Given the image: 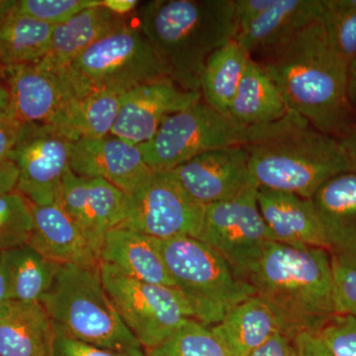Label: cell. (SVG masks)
<instances>
[{
    "label": "cell",
    "mask_w": 356,
    "mask_h": 356,
    "mask_svg": "<svg viewBox=\"0 0 356 356\" xmlns=\"http://www.w3.org/2000/svg\"><path fill=\"white\" fill-rule=\"evenodd\" d=\"M264 55L261 63L290 111L336 138L353 125L348 64L334 48L321 19Z\"/></svg>",
    "instance_id": "6da1fadb"
},
{
    "label": "cell",
    "mask_w": 356,
    "mask_h": 356,
    "mask_svg": "<svg viewBox=\"0 0 356 356\" xmlns=\"http://www.w3.org/2000/svg\"><path fill=\"white\" fill-rule=\"evenodd\" d=\"M139 29L182 89L200 92L208 58L236 39L235 0H154L140 6Z\"/></svg>",
    "instance_id": "7a4b0ae2"
},
{
    "label": "cell",
    "mask_w": 356,
    "mask_h": 356,
    "mask_svg": "<svg viewBox=\"0 0 356 356\" xmlns=\"http://www.w3.org/2000/svg\"><path fill=\"white\" fill-rule=\"evenodd\" d=\"M248 282L289 337L318 332L336 315L334 266L325 248L268 243Z\"/></svg>",
    "instance_id": "3957f363"
},
{
    "label": "cell",
    "mask_w": 356,
    "mask_h": 356,
    "mask_svg": "<svg viewBox=\"0 0 356 356\" xmlns=\"http://www.w3.org/2000/svg\"><path fill=\"white\" fill-rule=\"evenodd\" d=\"M250 177L257 189L312 199L332 177L350 172L337 138L309 124L245 146Z\"/></svg>",
    "instance_id": "277c9868"
},
{
    "label": "cell",
    "mask_w": 356,
    "mask_h": 356,
    "mask_svg": "<svg viewBox=\"0 0 356 356\" xmlns=\"http://www.w3.org/2000/svg\"><path fill=\"white\" fill-rule=\"evenodd\" d=\"M58 331L83 343L127 356H147L103 284L99 266H60L41 300Z\"/></svg>",
    "instance_id": "5b68a950"
},
{
    "label": "cell",
    "mask_w": 356,
    "mask_h": 356,
    "mask_svg": "<svg viewBox=\"0 0 356 356\" xmlns=\"http://www.w3.org/2000/svg\"><path fill=\"white\" fill-rule=\"evenodd\" d=\"M306 123L290 112L275 123L243 125L200 100L166 118L153 139L139 147L153 172H170L206 152L248 146Z\"/></svg>",
    "instance_id": "8992f818"
},
{
    "label": "cell",
    "mask_w": 356,
    "mask_h": 356,
    "mask_svg": "<svg viewBox=\"0 0 356 356\" xmlns=\"http://www.w3.org/2000/svg\"><path fill=\"white\" fill-rule=\"evenodd\" d=\"M156 240L175 288L203 325L217 324L234 307L254 296L250 283L208 243L191 236Z\"/></svg>",
    "instance_id": "52a82bcc"
},
{
    "label": "cell",
    "mask_w": 356,
    "mask_h": 356,
    "mask_svg": "<svg viewBox=\"0 0 356 356\" xmlns=\"http://www.w3.org/2000/svg\"><path fill=\"white\" fill-rule=\"evenodd\" d=\"M99 269L115 308L145 350L158 348L194 318L191 305L177 288L135 280L105 262Z\"/></svg>",
    "instance_id": "ba28073f"
},
{
    "label": "cell",
    "mask_w": 356,
    "mask_h": 356,
    "mask_svg": "<svg viewBox=\"0 0 356 356\" xmlns=\"http://www.w3.org/2000/svg\"><path fill=\"white\" fill-rule=\"evenodd\" d=\"M70 65L92 90L117 95L170 79L144 34L129 26L89 47Z\"/></svg>",
    "instance_id": "9c48e42d"
},
{
    "label": "cell",
    "mask_w": 356,
    "mask_h": 356,
    "mask_svg": "<svg viewBox=\"0 0 356 356\" xmlns=\"http://www.w3.org/2000/svg\"><path fill=\"white\" fill-rule=\"evenodd\" d=\"M198 240L215 248L236 275L248 282L264 248L274 242L259 210L257 187L250 186L236 197L205 206Z\"/></svg>",
    "instance_id": "30bf717a"
},
{
    "label": "cell",
    "mask_w": 356,
    "mask_h": 356,
    "mask_svg": "<svg viewBox=\"0 0 356 356\" xmlns=\"http://www.w3.org/2000/svg\"><path fill=\"white\" fill-rule=\"evenodd\" d=\"M205 206L191 198L170 172H154L129 196L121 226L158 238L191 236L202 232Z\"/></svg>",
    "instance_id": "8fae6325"
},
{
    "label": "cell",
    "mask_w": 356,
    "mask_h": 356,
    "mask_svg": "<svg viewBox=\"0 0 356 356\" xmlns=\"http://www.w3.org/2000/svg\"><path fill=\"white\" fill-rule=\"evenodd\" d=\"M3 67L11 110L23 124L50 123L67 103L92 91L72 65H57L46 57Z\"/></svg>",
    "instance_id": "7c38bea8"
},
{
    "label": "cell",
    "mask_w": 356,
    "mask_h": 356,
    "mask_svg": "<svg viewBox=\"0 0 356 356\" xmlns=\"http://www.w3.org/2000/svg\"><path fill=\"white\" fill-rule=\"evenodd\" d=\"M72 145L51 124H24L9 156L19 170L16 192L34 205L58 203Z\"/></svg>",
    "instance_id": "4fadbf2b"
},
{
    "label": "cell",
    "mask_w": 356,
    "mask_h": 356,
    "mask_svg": "<svg viewBox=\"0 0 356 356\" xmlns=\"http://www.w3.org/2000/svg\"><path fill=\"white\" fill-rule=\"evenodd\" d=\"M201 99L200 92L184 90L170 79L142 84L121 95L111 135L140 146L153 139L166 118Z\"/></svg>",
    "instance_id": "5bb4252c"
},
{
    "label": "cell",
    "mask_w": 356,
    "mask_h": 356,
    "mask_svg": "<svg viewBox=\"0 0 356 356\" xmlns=\"http://www.w3.org/2000/svg\"><path fill=\"white\" fill-rule=\"evenodd\" d=\"M248 159L245 146L225 147L198 154L170 172L191 198L208 206L255 186Z\"/></svg>",
    "instance_id": "9a60e30c"
},
{
    "label": "cell",
    "mask_w": 356,
    "mask_h": 356,
    "mask_svg": "<svg viewBox=\"0 0 356 356\" xmlns=\"http://www.w3.org/2000/svg\"><path fill=\"white\" fill-rule=\"evenodd\" d=\"M31 212L30 247L60 266H100L103 240L86 231L58 203L31 204Z\"/></svg>",
    "instance_id": "2e32d148"
},
{
    "label": "cell",
    "mask_w": 356,
    "mask_h": 356,
    "mask_svg": "<svg viewBox=\"0 0 356 356\" xmlns=\"http://www.w3.org/2000/svg\"><path fill=\"white\" fill-rule=\"evenodd\" d=\"M70 170L79 177L102 178L129 196L154 173L139 146L112 135L74 142Z\"/></svg>",
    "instance_id": "e0dca14e"
},
{
    "label": "cell",
    "mask_w": 356,
    "mask_h": 356,
    "mask_svg": "<svg viewBox=\"0 0 356 356\" xmlns=\"http://www.w3.org/2000/svg\"><path fill=\"white\" fill-rule=\"evenodd\" d=\"M129 195L102 178L79 177L69 170L60 184L58 204L91 235L104 238L121 226L127 214Z\"/></svg>",
    "instance_id": "ac0fdd59"
},
{
    "label": "cell",
    "mask_w": 356,
    "mask_h": 356,
    "mask_svg": "<svg viewBox=\"0 0 356 356\" xmlns=\"http://www.w3.org/2000/svg\"><path fill=\"white\" fill-rule=\"evenodd\" d=\"M332 259L356 266V173H341L312 197Z\"/></svg>",
    "instance_id": "d6986e66"
},
{
    "label": "cell",
    "mask_w": 356,
    "mask_h": 356,
    "mask_svg": "<svg viewBox=\"0 0 356 356\" xmlns=\"http://www.w3.org/2000/svg\"><path fill=\"white\" fill-rule=\"evenodd\" d=\"M257 202L274 242L294 248L327 250L324 229L312 199L259 188Z\"/></svg>",
    "instance_id": "ffe728a7"
},
{
    "label": "cell",
    "mask_w": 356,
    "mask_h": 356,
    "mask_svg": "<svg viewBox=\"0 0 356 356\" xmlns=\"http://www.w3.org/2000/svg\"><path fill=\"white\" fill-rule=\"evenodd\" d=\"M56 327L41 302L0 304V356H54Z\"/></svg>",
    "instance_id": "44dd1931"
},
{
    "label": "cell",
    "mask_w": 356,
    "mask_h": 356,
    "mask_svg": "<svg viewBox=\"0 0 356 356\" xmlns=\"http://www.w3.org/2000/svg\"><path fill=\"white\" fill-rule=\"evenodd\" d=\"M102 262L135 280L175 288L156 238L134 229L117 227L105 234Z\"/></svg>",
    "instance_id": "7402d4cb"
},
{
    "label": "cell",
    "mask_w": 356,
    "mask_h": 356,
    "mask_svg": "<svg viewBox=\"0 0 356 356\" xmlns=\"http://www.w3.org/2000/svg\"><path fill=\"white\" fill-rule=\"evenodd\" d=\"M323 0H276L268 10L236 34L250 54L266 53L320 19Z\"/></svg>",
    "instance_id": "603a6c76"
},
{
    "label": "cell",
    "mask_w": 356,
    "mask_h": 356,
    "mask_svg": "<svg viewBox=\"0 0 356 356\" xmlns=\"http://www.w3.org/2000/svg\"><path fill=\"white\" fill-rule=\"evenodd\" d=\"M209 327L229 356H250L281 331L273 312L255 295L234 307Z\"/></svg>",
    "instance_id": "cb8c5ba5"
},
{
    "label": "cell",
    "mask_w": 356,
    "mask_h": 356,
    "mask_svg": "<svg viewBox=\"0 0 356 356\" xmlns=\"http://www.w3.org/2000/svg\"><path fill=\"white\" fill-rule=\"evenodd\" d=\"M126 26L123 16L102 4L89 7L54 27L51 50L46 58L53 64L67 67L89 47Z\"/></svg>",
    "instance_id": "d4e9b609"
},
{
    "label": "cell",
    "mask_w": 356,
    "mask_h": 356,
    "mask_svg": "<svg viewBox=\"0 0 356 356\" xmlns=\"http://www.w3.org/2000/svg\"><path fill=\"white\" fill-rule=\"evenodd\" d=\"M284 97L270 72L259 60H250L229 116L243 125H267L290 113Z\"/></svg>",
    "instance_id": "484cf974"
},
{
    "label": "cell",
    "mask_w": 356,
    "mask_h": 356,
    "mask_svg": "<svg viewBox=\"0 0 356 356\" xmlns=\"http://www.w3.org/2000/svg\"><path fill=\"white\" fill-rule=\"evenodd\" d=\"M121 95L110 91H90L67 103L48 124L74 143L106 137L114 127Z\"/></svg>",
    "instance_id": "4316f807"
},
{
    "label": "cell",
    "mask_w": 356,
    "mask_h": 356,
    "mask_svg": "<svg viewBox=\"0 0 356 356\" xmlns=\"http://www.w3.org/2000/svg\"><path fill=\"white\" fill-rule=\"evenodd\" d=\"M252 58V54L236 39L215 51L208 58L201 76L200 93L204 102L229 115Z\"/></svg>",
    "instance_id": "83f0119b"
},
{
    "label": "cell",
    "mask_w": 356,
    "mask_h": 356,
    "mask_svg": "<svg viewBox=\"0 0 356 356\" xmlns=\"http://www.w3.org/2000/svg\"><path fill=\"white\" fill-rule=\"evenodd\" d=\"M10 299L41 302L53 285L60 264L49 261L28 243L2 252Z\"/></svg>",
    "instance_id": "f1b7e54d"
},
{
    "label": "cell",
    "mask_w": 356,
    "mask_h": 356,
    "mask_svg": "<svg viewBox=\"0 0 356 356\" xmlns=\"http://www.w3.org/2000/svg\"><path fill=\"white\" fill-rule=\"evenodd\" d=\"M54 26L13 13L0 26V63L3 67L31 64L50 53Z\"/></svg>",
    "instance_id": "f546056e"
},
{
    "label": "cell",
    "mask_w": 356,
    "mask_h": 356,
    "mask_svg": "<svg viewBox=\"0 0 356 356\" xmlns=\"http://www.w3.org/2000/svg\"><path fill=\"white\" fill-rule=\"evenodd\" d=\"M147 356H229L210 327L191 318Z\"/></svg>",
    "instance_id": "4dcf8cb0"
},
{
    "label": "cell",
    "mask_w": 356,
    "mask_h": 356,
    "mask_svg": "<svg viewBox=\"0 0 356 356\" xmlns=\"http://www.w3.org/2000/svg\"><path fill=\"white\" fill-rule=\"evenodd\" d=\"M320 19L334 48L350 65L356 57V0H323Z\"/></svg>",
    "instance_id": "1f68e13d"
},
{
    "label": "cell",
    "mask_w": 356,
    "mask_h": 356,
    "mask_svg": "<svg viewBox=\"0 0 356 356\" xmlns=\"http://www.w3.org/2000/svg\"><path fill=\"white\" fill-rule=\"evenodd\" d=\"M31 228L29 201L18 192L0 195V252L27 243Z\"/></svg>",
    "instance_id": "d6a6232c"
},
{
    "label": "cell",
    "mask_w": 356,
    "mask_h": 356,
    "mask_svg": "<svg viewBox=\"0 0 356 356\" xmlns=\"http://www.w3.org/2000/svg\"><path fill=\"white\" fill-rule=\"evenodd\" d=\"M100 4L102 0H18L14 10L55 27Z\"/></svg>",
    "instance_id": "836d02e7"
},
{
    "label": "cell",
    "mask_w": 356,
    "mask_h": 356,
    "mask_svg": "<svg viewBox=\"0 0 356 356\" xmlns=\"http://www.w3.org/2000/svg\"><path fill=\"white\" fill-rule=\"evenodd\" d=\"M334 356H356V318L332 316L318 331Z\"/></svg>",
    "instance_id": "e575fe53"
},
{
    "label": "cell",
    "mask_w": 356,
    "mask_h": 356,
    "mask_svg": "<svg viewBox=\"0 0 356 356\" xmlns=\"http://www.w3.org/2000/svg\"><path fill=\"white\" fill-rule=\"evenodd\" d=\"M332 266L336 315L356 318V266H343L334 259Z\"/></svg>",
    "instance_id": "d590c367"
},
{
    "label": "cell",
    "mask_w": 356,
    "mask_h": 356,
    "mask_svg": "<svg viewBox=\"0 0 356 356\" xmlns=\"http://www.w3.org/2000/svg\"><path fill=\"white\" fill-rule=\"evenodd\" d=\"M56 332L57 337L54 348V356H127L77 341L57 329Z\"/></svg>",
    "instance_id": "8d00e7d4"
},
{
    "label": "cell",
    "mask_w": 356,
    "mask_h": 356,
    "mask_svg": "<svg viewBox=\"0 0 356 356\" xmlns=\"http://www.w3.org/2000/svg\"><path fill=\"white\" fill-rule=\"evenodd\" d=\"M22 123L9 109L0 113V163L8 161L14 146L19 139Z\"/></svg>",
    "instance_id": "74e56055"
},
{
    "label": "cell",
    "mask_w": 356,
    "mask_h": 356,
    "mask_svg": "<svg viewBox=\"0 0 356 356\" xmlns=\"http://www.w3.org/2000/svg\"><path fill=\"white\" fill-rule=\"evenodd\" d=\"M293 356H334L318 332H302L292 337Z\"/></svg>",
    "instance_id": "f35d334b"
},
{
    "label": "cell",
    "mask_w": 356,
    "mask_h": 356,
    "mask_svg": "<svg viewBox=\"0 0 356 356\" xmlns=\"http://www.w3.org/2000/svg\"><path fill=\"white\" fill-rule=\"evenodd\" d=\"M276 0H235L236 34L268 10Z\"/></svg>",
    "instance_id": "ab89813d"
},
{
    "label": "cell",
    "mask_w": 356,
    "mask_h": 356,
    "mask_svg": "<svg viewBox=\"0 0 356 356\" xmlns=\"http://www.w3.org/2000/svg\"><path fill=\"white\" fill-rule=\"evenodd\" d=\"M250 356H293L292 337L282 331L275 332Z\"/></svg>",
    "instance_id": "60d3db41"
},
{
    "label": "cell",
    "mask_w": 356,
    "mask_h": 356,
    "mask_svg": "<svg viewBox=\"0 0 356 356\" xmlns=\"http://www.w3.org/2000/svg\"><path fill=\"white\" fill-rule=\"evenodd\" d=\"M19 170L13 161L0 163V195L13 193L17 188Z\"/></svg>",
    "instance_id": "b9f144b4"
},
{
    "label": "cell",
    "mask_w": 356,
    "mask_h": 356,
    "mask_svg": "<svg viewBox=\"0 0 356 356\" xmlns=\"http://www.w3.org/2000/svg\"><path fill=\"white\" fill-rule=\"evenodd\" d=\"M337 138L350 161V172L356 173V123Z\"/></svg>",
    "instance_id": "7bdbcfd3"
},
{
    "label": "cell",
    "mask_w": 356,
    "mask_h": 356,
    "mask_svg": "<svg viewBox=\"0 0 356 356\" xmlns=\"http://www.w3.org/2000/svg\"><path fill=\"white\" fill-rule=\"evenodd\" d=\"M139 3L137 0H102V6L121 16L131 13Z\"/></svg>",
    "instance_id": "ee69618b"
},
{
    "label": "cell",
    "mask_w": 356,
    "mask_h": 356,
    "mask_svg": "<svg viewBox=\"0 0 356 356\" xmlns=\"http://www.w3.org/2000/svg\"><path fill=\"white\" fill-rule=\"evenodd\" d=\"M348 100L353 115L356 114V57L348 65Z\"/></svg>",
    "instance_id": "f6af8a7d"
},
{
    "label": "cell",
    "mask_w": 356,
    "mask_h": 356,
    "mask_svg": "<svg viewBox=\"0 0 356 356\" xmlns=\"http://www.w3.org/2000/svg\"><path fill=\"white\" fill-rule=\"evenodd\" d=\"M10 299V285L3 257L0 252V304Z\"/></svg>",
    "instance_id": "bcb514c9"
},
{
    "label": "cell",
    "mask_w": 356,
    "mask_h": 356,
    "mask_svg": "<svg viewBox=\"0 0 356 356\" xmlns=\"http://www.w3.org/2000/svg\"><path fill=\"white\" fill-rule=\"evenodd\" d=\"M10 108V96L4 77V67L0 63V113H3Z\"/></svg>",
    "instance_id": "7dc6e473"
},
{
    "label": "cell",
    "mask_w": 356,
    "mask_h": 356,
    "mask_svg": "<svg viewBox=\"0 0 356 356\" xmlns=\"http://www.w3.org/2000/svg\"><path fill=\"white\" fill-rule=\"evenodd\" d=\"M17 0H0V26L3 24L9 15L13 13Z\"/></svg>",
    "instance_id": "c3c4849f"
}]
</instances>
